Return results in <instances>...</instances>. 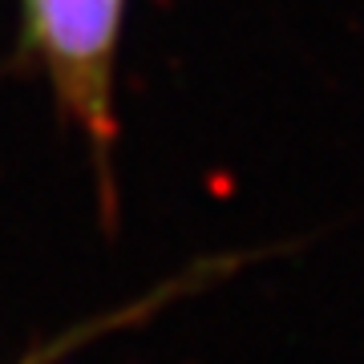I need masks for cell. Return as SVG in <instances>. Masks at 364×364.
I'll return each mask as SVG.
<instances>
[{
	"mask_svg": "<svg viewBox=\"0 0 364 364\" xmlns=\"http://www.w3.org/2000/svg\"><path fill=\"white\" fill-rule=\"evenodd\" d=\"M25 37L57 102L97 146L114 138V73L126 0H21Z\"/></svg>",
	"mask_w": 364,
	"mask_h": 364,
	"instance_id": "cell-1",
	"label": "cell"
}]
</instances>
